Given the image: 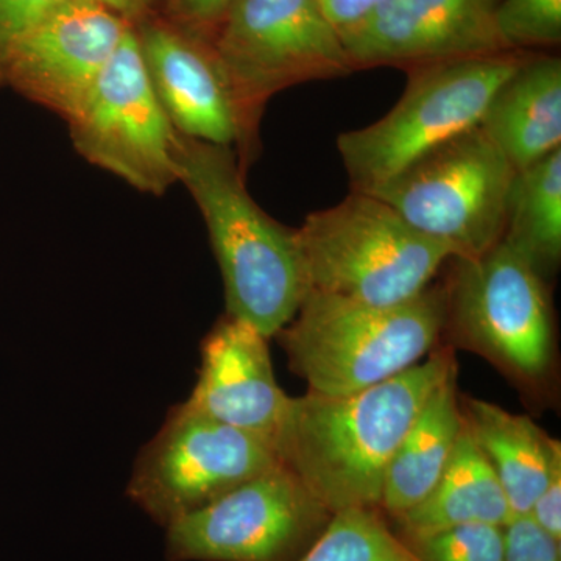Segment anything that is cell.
I'll use <instances>...</instances> for the list:
<instances>
[{
	"instance_id": "obj_24",
	"label": "cell",
	"mask_w": 561,
	"mask_h": 561,
	"mask_svg": "<svg viewBox=\"0 0 561 561\" xmlns=\"http://www.w3.org/2000/svg\"><path fill=\"white\" fill-rule=\"evenodd\" d=\"M61 0H0V87L7 62L25 36L50 13Z\"/></svg>"
},
{
	"instance_id": "obj_14",
	"label": "cell",
	"mask_w": 561,
	"mask_h": 561,
	"mask_svg": "<svg viewBox=\"0 0 561 561\" xmlns=\"http://www.w3.org/2000/svg\"><path fill=\"white\" fill-rule=\"evenodd\" d=\"M136 35L151 88L181 136L227 147L250 139L214 44L153 22Z\"/></svg>"
},
{
	"instance_id": "obj_16",
	"label": "cell",
	"mask_w": 561,
	"mask_h": 561,
	"mask_svg": "<svg viewBox=\"0 0 561 561\" xmlns=\"http://www.w3.org/2000/svg\"><path fill=\"white\" fill-rule=\"evenodd\" d=\"M479 127L516 171L561 149L559 58H524L491 99Z\"/></svg>"
},
{
	"instance_id": "obj_22",
	"label": "cell",
	"mask_w": 561,
	"mask_h": 561,
	"mask_svg": "<svg viewBox=\"0 0 561 561\" xmlns=\"http://www.w3.org/2000/svg\"><path fill=\"white\" fill-rule=\"evenodd\" d=\"M421 561H504V526L460 524L405 541Z\"/></svg>"
},
{
	"instance_id": "obj_17",
	"label": "cell",
	"mask_w": 561,
	"mask_h": 561,
	"mask_svg": "<svg viewBox=\"0 0 561 561\" xmlns=\"http://www.w3.org/2000/svg\"><path fill=\"white\" fill-rule=\"evenodd\" d=\"M465 421L476 445L500 481L512 518L529 515L553 470L561 446L526 415L504 411L489 401H467Z\"/></svg>"
},
{
	"instance_id": "obj_6",
	"label": "cell",
	"mask_w": 561,
	"mask_h": 561,
	"mask_svg": "<svg viewBox=\"0 0 561 561\" xmlns=\"http://www.w3.org/2000/svg\"><path fill=\"white\" fill-rule=\"evenodd\" d=\"M516 169L481 127L435 147L371 192L456 260L504 238Z\"/></svg>"
},
{
	"instance_id": "obj_12",
	"label": "cell",
	"mask_w": 561,
	"mask_h": 561,
	"mask_svg": "<svg viewBox=\"0 0 561 561\" xmlns=\"http://www.w3.org/2000/svg\"><path fill=\"white\" fill-rule=\"evenodd\" d=\"M128 25L94 0H61L10 55L3 84L69 122L90 98Z\"/></svg>"
},
{
	"instance_id": "obj_2",
	"label": "cell",
	"mask_w": 561,
	"mask_h": 561,
	"mask_svg": "<svg viewBox=\"0 0 561 561\" xmlns=\"http://www.w3.org/2000/svg\"><path fill=\"white\" fill-rule=\"evenodd\" d=\"M179 183L190 191L208 228L227 316L275 337L308 294L297 231L253 201L232 147L181 136Z\"/></svg>"
},
{
	"instance_id": "obj_5",
	"label": "cell",
	"mask_w": 561,
	"mask_h": 561,
	"mask_svg": "<svg viewBox=\"0 0 561 561\" xmlns=\"http://www.w3.org/2000/svg\"><path fill=\"white\" fill-rule=\"evenodd\" d=\"M524 58L505 51L409 69L404 94L382 119L339 136L353 191L376 190L427 151L479 127L491 99Z\"/></svg>"
},
{
	"instance_id": "obj_26",
	"label": "cell",
	"mask_w": 561,
	"mask_h": 561,
	"mask_svg": "<svg viewBox=\"0 0 561 561\" xmlns=\"http://www.w3.org/2000/svg\"><path fill=\"white\" fill-rule=\"evenodd\" d=\"M527 516L556 540L561 541V465L553 470L551 479Z\"/></svg>"
},
{
	"instance_id": "obj_10",
	"label": "cell",
	"mask_w": 561,
	"mask_h": 561,
	"mask_svg": "<svg viewBox=\"0 0 561 561\" xmlns=\"http://www.w3.org/2000/svg\"><path fill=\"white\" fill-rule=\"evenodd\" d=\"M68 124L84 160L135 190L162 195L179 183L181 135L151 88L131 25Z\"/></svg>"
},
{
	"instance_id": "obj_28",
	"label": "cell",
	"mask_w": 561,
	"mask_h": 561,
	"mask_svg": "<svg viewBox=\"0 0 561 561\" xmlns=\"http://www.w3.org/2000/svg\"><path fill=\"white\" fill-rule=\"evenodd\" d=\"M234 0H181L187 20L198 27H219Z\"/></svg>"
},
{
	"instance_id": "obj_27",
	"label": "cell",
	"mask_w": 561,
	"mask_h": 561,
	"mask_svg": "<svg viewBox=\"0 0 561 561\" xmlns=\"http://www.w3.org/2000/svg\"><path fill=\"white\" fill-rule=\"evenodd\" d=\"M387 0H317L332 27L341 33L368 20Z\"/></svg>"
},
{
	"instance_id": "obj_18",
	"label": "cell",
	"mask_w": 561,
	"mask_h": 561,
	"mask_svg": "<svg viewBox=\"0 0 561 561\" xmlns=\"http://www.w3.org/2000/svg\"><path fill=\"white\" fill-rule=\"evenodd\" d=\"M463 427L456 367L432 391L391 457L383 482V512L394 518L431 493L448 467Z\"/></svg>"
},
{
	"instance_id": "obj_20",
	"label": "cell",
	"mask_w": 561,
	"mask_h": 561,
	"mask_svg": "<svg viewBox=\"0 0 561 561\" xmlns=\"http://www.w3.org/2000/svg\"><path fill=\"white\" fill-rule=\"evenodd\" d=\"M502 239L541 276L560 264L561 149L516 171Z\"/></svg>"
},
{
	"instance_id": "obj_1",
	"label": "cell",
	"mask_w": 561,
	"mask_h": 561,
	"mask_svg": "<svg viewBox=\"0 0 561 561\" xmlns=\"http://www.w3.org/2000/svg\"><path fill=\"white\" fill-rule=\"evenodd\" d=\"M451 350L350 394L290 398L276 456L331 513L381 508L391 457L424 402L456 368Z\"/></svg>"
},
{
	"instance_id": "obj_7",
	"label": "cell",
	"mask_w": 561,
	"mask_h": 561,
	"mask_svg": "<svg viewBox=\"0 0 561 561\" xmlns=\"http://www.w3.org/2000/svg\"><path fill=\"white\" fill-rule=\"evenodd\" d=\"M217 28L214 49L250 139L265 103L279 91L354 70L317 0H234Z\"/></svg>"
},
{
	"instance_id": "obj_8",
	"label": "cell",
	"mask_w": 561,
	"mask_h": 561,
	"mask_svg": "<svg viewBox=\"0 0 561 561\" xmlns=\"http://www.w3.org/2000/svg\"><path fill=\"white\" fill-rule=\"evenodd\" d=\"M459 345L518 381L546 378L553 360V321L542 276L501 239L474 260H457L448 317Z\"/></svg>"
},
{
	"instance_id": "obj_25",
	"label": "cell",
	"mask_w": 561,
	"mask_h": 561,
	"mask_svg": "<svg viewBox=\"0 0 561 561\" xmlns=\"http://www.w3.org/2000/svg\"><path fill=\"white\" fill-rule=\"evenodd\" d=\"M504 561H561L560 541L530 516L512 518L504 526Z\"/></svg>"
},
{
	"instance_id": "obj_9",
	"label": "cell",
	"mask_w": 561,
	"mask_h": 561,
	"mask_svg": "<svg viewBox=\"0 0 561 561\" xmlns=\"http://www.w3.org/2000/svg\"><path fill=\"white\" fill-rule=\"evenodd\" d=\"M279 463L271 443L181 402L139 453L127 494L165 527Z\"/></svg>"
},
{
	"instance_id": "obj_11",
	"label": "cell",
	"mask_w": 561,
	"mask_h": 561,
	"mask_svg": "<svg viewBox=\"0 0 561 561\" xmlns=\"http://www.w3.org/2000/svg\"><path fill=\"white\" fill-rule=\"evenodd\" d=\"M331 516L279 463L165 526V559L297 561Z\"/></svg>"
},
{
	"instance_id": "obj_4",
	"label": "cell",
	"mask_w": 561,
	"mask_h": 561,
	"mask_svg": "<svg viewBox=\"0 0 561 561\" xmlns=\"http://www.w3.org/2000/svg\"><path fill=\"white\" fill-rule=\"evenodd\" d=\"M295 231L308 291L364 305L413 300L453 257L387 203L359 191L312 213Z\"/></svg>"
},
{
	"instance_id": "obj_15",
	"label": "cell",
	"mask_w": 561,
	"mask_h": 561,
	"mask_svg": "<svg viewBox=\"0 0 561 561\" xmlns=\"http://www.w3.org/2000/svg\"><path fill=\"white\" fill-rule=\"evenodd\" d=\"M267 342L245 321L225 316L202 343L198 379L184 402L273 446L290 397L276 382Z\"/></svg>"
},
{
	"instance_id": "obj_23",
	"label": "cell",
	"mask_w": 561,
	"mask_h": 561,
	"mask_svg": "<svg viewBox=\"0 0 561 561\" xmlns=\"http://www.w3.org/2000/svg\"><path fill=\"white\" fill-rule=\"evenodd\" d=\"M496 24L508 50L556 46L561 41V0H501Z\"/></svg>"
},
{
	"instance_id": "obj_19",
	"label": "cell",
	"mask_w": 561,
	"mask_h": 561,
	"mask_svg": "<svg viewBox=\"0 0 561 561\" xmlns=\"http://www.w3.org/2000/svg\"><path fill=\"white\" fill-rule=\"evenodd\" d=\"M400 537L415 540L460 524L505 526L512 519L507 497L493 468L476 445L467 421L448 467L420 504L394 516Z\"/></svg>"
},
{
	"instance_id": "obj_13",
	"label": "cell",
	"mask_w": 561,
	"mask_h": 561,
	"mask_svg": "<svg viewBox=\"0 0 561 561\" xmlns=\"http://www.w3.org/2000/svg\"><path fill=\"white\" fill-rule=\"evenodd\" d=\"M501 0H387L341 33L353 69L489 57L508 50L496 24Z\"/></svg>"
},
{
	"instance_id": "obj_3",
	"label": "cell",
	"mask_w": 561,
	"mask_h": 561,
	"mask_svg": "<svg viewBox=\"0 0 561 561\" xmlns=\"http://www.w3.org/2000/svg\"><path fill=\"white\" fill-rule=\"evenodd\" d=\"M448 317V290L421 291L400 305L371 306L308 291L275 335L289 367L323 394H350L387 381L423 360Z\"/></svg>"
},
{
	"instance_id": "obj_21",
	"label": "cell",
	"mask_w": 561,
	"mask_h": 561,
	"mask_svg": "<svg viewBox=\"0 0 561 561\" xmlns=\"http://www.w3.org/2000/svg\"><path fill=\"white\" fill-rule=\"evenodd\" d=\"M297 561H421L379 508H345Z\"/></svg>"
},
{
	"instance_id": "obj_29",
	"label": "cell",
	"mask_w": 561,
	"mask_h": 561,
	"mask_svg": "<svg viewBox=\"0 0 561 561\" xmlns=\"http://www.w3.org/2000/svg\"><path fill=\"white\" fill-rule=\"evenodd\" d=\"M102 3L106 9L114 11L124 21L136 20L150 13L154 7L160 5L164 0H94Z\"/></svg>"
}]
</instances>
